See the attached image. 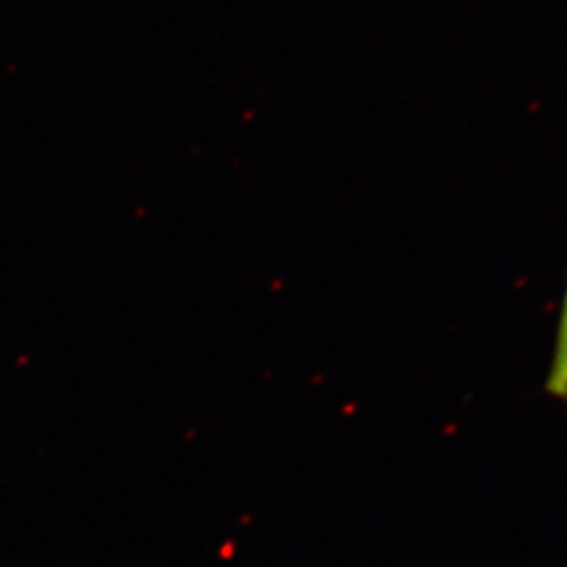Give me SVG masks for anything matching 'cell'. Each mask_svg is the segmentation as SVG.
<instances>
[{
  "label": "cell",
  "mask_w": 567,
  "mask_h": 567,
  "mask_svg": "<svg viewBox=\"0 0 567 567\" xmlns=\"http://www.w3.org/2000/svg\"><path fill=\"white\" fill-rule=\"evenodd\" d=\"M545 389L553 400L567 404V280L561 307H559Z\"/></svg>",
  "instance_id": "cell-1"
}]
</instances>
